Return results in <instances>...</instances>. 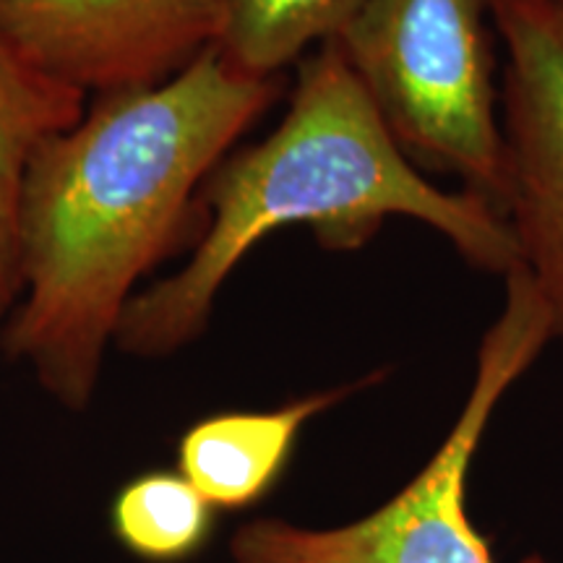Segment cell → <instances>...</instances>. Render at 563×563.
<instances>
[{
    "label": "cell",
    "mask_w": 563,
    "mask_h": 563,
    "mask_svg": "<svg viewBox=\"0 0 563 563\" xmlns=\"http://www.w3.org/2000/svg\"><path fill=\"white\" fill-rule=\"evenodd\" d=\"M336 45L405 157L504 214L493 0H371Z\"/></svg>",
    "instance_id": "cell-3"
},
{
    "label": "cell",
    "mask_w": 563,
    "mask_h": 563,
    "mask_svg": "<svg viewBox=\"0 0 563 563\" xmlns=\"http://www.w3.org/2000/svg\"><path fill=\"white\" fill-rule=\"evenodd\" d=\"M217 509L178 470H150L112 496L110 530L144 563H186L209 545Z\"/></svg>",
    "instance_id": "cell-10"
},
{
    "label": "cell",
    "mask_w": 563,
    "mask_h": 563,
    "mask_svg": "<svg viewBox=\"0 0 563 563\" xmlns=\"http://www.w3.org/2000/svg\"><path fill=\"white\" fill-rule=\"evenodd\" d=\"M504 308L477 347L475 378L452 431L426 467L376 511L329 530L253 519L235 530V563H493L467 511L470 467L498 405L548 342L551 319L522 269L506 274Z\"/></svg>",
    "instance_id": "cell-4"
},
{
    "label": "cell",
    "mask_w": 563,
    "mask_h": 563,
    "mask_svg": "<svg viewBox=\"0 0 563 563\" xmlns=\"http://www.w3.org/2000/svg\"><path fill=\"white\" fill-rule=\"evenodd\" d=\"M214 45L173 79L95 97L34 154L19 201V300L0 352L84 412L146 274L199 241L201 188L282 95Z\"/></svg>",
    "instance_id": "cell-1"
},
{
    "label": "cell",
    "mask_w": 563,
    "mask_h": 563,
    "mask_svg": "<svg viewBox=\"0 0 563 563\" xmlns=\"http://www.w3.org/2000/svg\"><path fill=\"white\" fill-rule=\"evenodd\" d=\"M371 0H220L214 47L232 68L277 79L336 40Z\"/></svg>",
    "instance_id": "cell-9"
},
{
    "label": "cell",
    "mask_w": 563,
    "mask_h": 563,
    "mask_svg": "<svg viewBox=\"0 0 563 563\" xmlns=\"http://www.w3.org/2000/svg\"><path fill=\"white\" fill-rule=\"evenodd\" d=\"M220 30V0H0V42L84 97L178 76Z\"/></svg>",
    "instance_id": "cell-6"
},
{
    "label": "cell",
    "mask_w": 563,
    "mask_h": 563,
    "mask_svg": "<svg viewBox=\"0 0 563 563\" xmlns=\"http://www.w3.org/2000/svg\"><path fill=\"white\" fill-rule=\"evenodd\" d=\"M203 230L188 262L133 295L115 344L167 357L207 332L214 302L264 238L308 228L327 251L368 245L391 217L420 222L483 272L517 269L504 214L418 170L373 108L336 40L298 63L290 108L258 144L230 154L201 188Z\"/></svg>",
    "instance_id": "cell-2"
},
{
    "label": "cell",
    "mask_w": 563,
    "mask_h": 563,
    "mask_svg": "<svg viewBox=\"0 0 563 563\" xmlns=\"http://www.w3.org/2000/svg\"><path fill=\"white\" fill-rule=\"evenodd\" d=\"M378 382H363L306 394L264 412H214L196 420L178 441V473L217 511H243L264 501L290 464L302 428L352 391Z\"/></svg>",
    "instance_id": "cell-7"
},
{
    "label": "cell",
    "mask_w": 563,
    "mask_h": 563,
    "mask_svg": "<svg viewBox=\"0 0 563 563\" xmlns=\"http://www.w3.org/2000/svg\"><path fill=\"white\" fill-rule=\"evenodd\" d=\"M493 30L501 53L504 220L517 269L563 342V0H493Z\"/></svg>",
    "instance_id": "cell-5"
},
{
    "label": "cell",
    "mask_w": 563,
    "mask_h": 563,
    "mask_svg": "<svg viewBox=\"0 0 563 563\" xmlns=\"http://www.w3.org/2000/svg\"><path fill=\"white\" fill-rule=\"evenodd\" d=\"M87 97L26 66L0 42V321L19 300V201L45 141L76 125Z\"/></svg>",
    "instance_id": "cell-8"
}]
</instances>
